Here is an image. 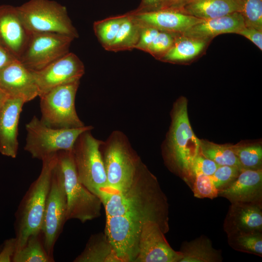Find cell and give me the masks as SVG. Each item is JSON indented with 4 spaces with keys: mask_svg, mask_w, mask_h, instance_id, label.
<instances>
[{
    "mask_svg": "<svg viewBox=\"0 0 262 262\" xmlns=\"http://www.w3.org/2000/svg\"><path fill=\"white\" fill-rule=\"evenodd\" d=\"M100 199L106 217L123 215L141 225L152 221L164 234L169 229L167 198L157 178L142 162L127 189L121 192L109 187Z\"/></svg>",
    "mask_w": 262,
    "mask_h": 262,
    "instance_id": "1",
    "label": "cell"
},
{
    "mask_svg": "<svg viewBox=\"0 0 262 262\" xmlns=\"http://www.w3.org/2000/svg\"><path fill=\"white\" fill-rule=\"evenodd\" d=\"M187 106V99L183 96L173 105L171 123L163 155L170 169L191 188L194 178L193 164L200 152V140L196 136L191 126Z\"/></svg>",
    "mask_w": 262,
    "mask_h": 262,
    "instance_id": "2",
    "label": "cell"
},
{
    "mask_svg": "<svg viewBox=\"0 0 262 262\" xmlns=\"http://www.w3.org/2000/svg\"><path fill=\"white\" fill-rule=\"evenodd\" d=\"M57 153L43 160L38 178L31 184L16 213V252L21 249L29 237L41 231L46 202L49 190Z\"/></svg>",
    "mask_w": 262,
    "mask_h": 262,
    "instance_id": "3",
    "label": "cell"
},
{
    "mask_svg": "<svg viewBox=\"0 0 262 262\" xmlns=\"http://www.w3.org/2000/svg\"><path fill=\"white\" fill-rule=\"evenodd\" d=\"M100 150L108 186L118 191H124L132 183L142 162L130 145L126 136L115 131Z\"/></svg>",
    "mask_w": 262,
    "mask_h": 262,
    "instance_id": "4",
    "label": "cell"
},
{
    "mask_svg": "<svg viewBox=\"0 0 262 262\" xmlns=\"http://www.w3.org/2000/svg\"><path fill=\"white\" fill-rule=\"evenodd\" d=\"M57 163L63 173L67 202V220L75 219L82 223L101 214L100 199L80 181L72 151L57 153Z\"/></svg>",
    "mask_w": 262,
    "mask_h": 262,
    "instance_id": "5",
    "label": "cell"
},
{
    "mask_svg": "<svg viewBox=\"0 0 262 262\" xmlns=\"http://www.w3.org/2000/svg\"><path fill=\"white\" fill-rule=\"evenodd\" d=\"M92 129L91 126L70 129L52 128L34 116L26 125L24 149L33 158L42 160L61 151H72L79 136Z\"/></svg>",
    "mask_w": 262,
    "mask_h": 262,
    "instance_id": "6",
    "label": "cell"
},
{
    "mask_svg": "<svg viewBox=\"0 0 262 262\" xmlns=\"http://www.w3.org/2000/svg\"><path fill=\"white\" fill-rule=\"evenodd\" d=\"M25 27L31 33H52L78 37L66 6L51 0H30L17 6Z\"/></svg>",
    "mask_w": 262,
    "mask_h": 262,
    "instance_id": "7",
    "label": "cell"
},
{
    "mask_svg": "<svg viewBox=\"0 0 262 262\" xmlns=\"http://www.w3.org/2000/svg\"><path fill=\"white\" fill-rule=\"evenodd\" d=\"M102 142L87 131L79 136L72 150L80 181L99 198L108 188L100 150Z\"/></svg>",
    "mask_w": 262,
    "mask_h": 262,
    "instance_id": "8",
    "label": "cell"
},
{
    "mask_svg": "<svg viewBox=\"0 0 262 262\" xmlns=\"http://www.w3.org/2000/svg\"><path fill=\"white\" fill-rule=\"evenodd\" d=\"M80 81L57 86L40 96L41 120L52 128L83 127L77 114L75 100Z\"/></svg>",
    "mask_w": 262,
    "mask_h": 262,
    "instance_id": "9",
    "label": "cell"
},
{
    "mask_svg": "<svg viewBox=\"0 0 262 262\" xmlns=\"http://www.w3.org/2000/svg\"><path fill=\"white\" fill-rule=\"evenodd\" d=\"M67 202L64 178L57 160L52 172L41 231L45 248L53 258L54 247L67 220Z\"/></svg>",
    "mask_w": 262,
    "mask_h": 262,
    "instance_id": "10",
    "label": "cell"
},
{
    "mask_svg": "<svg viewBox=\"0 0 262 262\" xmlns=\"http://www.w3.org/2000/svg\"><path fill=\"white\" fill-rule=\"evenodd\" d=\"M74 39L56 33H32L19 60L32 70H41L68 53Z\"/></svg>",
    "mask_w": 262,
    "mask_h": 262,
    "instance_id": "11",
    "label": "cell"
},
{
    "mask_svg": "<svg viewBox=\"0 0 262 262\" xmlns=\"http://www.w3.org/2000/svg\"><path fill=\"white\" fill-rule=\"evenodd\" d=\"M33 71L40 97L57 86L79 81L84 66L76 54L69 52L42 69Z\"/></svg>",
    "mask_w": 262,
    "mask_h": 262,
    "instance_id": "12",
    "label": "cell"
},
{
    "mask_svg": "<svg viewBox=\"0 0 262 262\" xmlns=\"http://www.w3.org/2000/svg\"><path fill=\"white\" fill-rule=\"evenodd\" d=\"M181 259L180 253L171 247L157 223H144L134 262H180Z\"/></svg>",
    "mask_w": 262,
    "mask_h": 262,
    "instance_id": "13",
    "label": "cell"
},
{
    "mask_svg": "<svg viewBox=\"0 0 262 262\" xmlns=\"http://www.w3.org/2000/svg\"><path fill=\"white\" fill-rule=\"evenodd\" d=\"M31 33L23 22L17 6L0 5V46L19 60Z\"/></svg>",
    "mask_w": 262,
    "mask_h": 262,
    "instance_id": "14",
    "label": "cell"
},
{
    "mask_svg": "<svg viewBox=\"0 0 262 262\" xmlns=\"http://www.w3.org/2000/svg\"><path fill=\"white\" fill-rule=\"evenodd\" d=\"M0 88L10 97L20 98L25 103L39 95L33 71L19 60L0 72Z\"/></svg>",
    "mask_w": 262,
    "mask_h": 262,
    "instance_id": "15",
    "label": "cell"
},
{
    "mask_svg": "<svg viewBox=\"0 0 262 262\" xmlns=\"http://www.w3.org/2000/svg\"><path fill=\"white\" fill-rule=\"evenodd\" d=\"M223 229L227 235L262 232V203H230L224 221Z\"/></svg>",
    "mask_w": 262,
    "mask_h": 262,
    "instance_id": "16",
    "label": "cell"
},
{
    "mask_svg": "<svg viewBox=\"0 0 262 262\" xmlns=\"http://www.w3.org/2000/svg\"><path fill=\"white\" fill-rule=\"evenodd\" d=\"M231 203H262V169H244L235 180L218 191Z\"/></svg>",
    "mask_w": 262,
    "mask_h": 262,
    "instance_id": "17",
    "label": "cell"
},
{
    "mask_svg": "<svg viewBox=\"0 0 262 262\" xmlns=\"http://www.w3.org/2000/svg\"><path fill=\"white\" fill-rule=\"evenodd\" d=\"M24 100L9 97L0 113V152L15 158L18 148V126Z\"/></svg>",
    "mask_w": 262,
    "mask_h": 262,
    "instance_id": "18",
    "label": "cell"
},
{
    "mask_svg": "<svg viewBox=\"0 0 262 262\" xmlns=\"http://www.w3.org/2000/svg\"><path fill=\"white\" fill-rule=\"evenodd\" d=\"M142 24L153 27L160 31L181 34L202 19L180 12L157 10L130 12Z\"/></svg>",
    "mask_w": 262,
    "mask_h": 262,
    "instance_id": "19",
    "label": "cell"
},
{
    "mask_svg": "<svg viewBox=\"0 0 262 262\" xmlns=\"http://www.w3.org/2000/svg\"><path fill=\"white\" fill-rule=\"evenodd\" d=\"M245 26L241 12H234L218 17L203 20L181 34L210 41L221 34L237 33Z\"/></svg>",
    "mask_w": 262,
    "mask_h": 262,
    "instance_id": "20",
    "label": "cell"
},
{
    "mask_svg": "<svg viewBox=\"0 0 262 262\" xmlns=\"http://www.w3.org/2000/svg\"><path fill=\"white\" fill-rule=\"evenodd\" d=\"M242 0H188L179 12L206 20L242 10Z\"/></svg>",
    "mask_w": 262,
    "mask_h": 262,
    "instance_id": "21",
    "label": "cell"
},
{
    "mask_svg": "<svg viewBox=\"0 0 262 262\" xmlns=\"http://www.w3.org/2000/svg\"><path fill=\"white\" fill-rule=\"evenodd\" d=\"M180 262H222V250L213 246L211 239L202 235L190 241H184L179 251Z\"/></svg>",
    "mask_w": 262,
    "mask_h": 262,
    "instance_id": "22",
    "label": "cell"
},
{
    "mask_svg": "<svg viewBox=\"0 0 262 262\" xmlns=\"http://www.w3.org/2000/svg\"><path fill=\"white\" fill-rule=\"evenodd\" d=\"M209 42L204 39L178 34L171 48L160 60L173 63L187 62L199 55Z\"/></svg>",
    "mask_w": 262,
    "mask_h": 262,
    "instance_id": "23",
    "label": "cell"
},
{
    "mask_svg": "<svg viewBox=\"0 0 262 262\" xmlns=\"http://www.w3.org/2000/svg\"><path fill=\"white\" fill-rule=\"evenodd\" d=\"M74 262H121L105 233L93 234Z\"/></svg>",
    "mask_w": 262,
    "mask_h": 262,
    "instance_id": "24",
    "label": "cell"
},
{
    "mask_svg": "<svg viewBox=\"0 0 262 262\" xmlns=\"http://www.w3.org/2000/svg\"><path fill=\"white\" fill-rule=\"evenodd\" d=\"M125 19L112 43L106 49L108 51L117 52L135 49L140 34L141 24L130 12L125 14Z\"/></svg>",
    "mask_w": 262,
    "mask_h": 262,
    "instance_id": "25",
    "label": "cell"
},
{
    "mask_svg": "<svg viewBox=\"0 0 262 262\" xmlns=\"http://www.w3.org/2000/svg\"><path fill=\"white\" fill-rule=\"evenodd\" d=\"M13 262H53L54 258L47 252L41 232L31 235L24 246L16 252Z\"/></svg>",
    "mask_w": 262,
    "mask_h": 262,
    "instance_id": "26",
    "label": "cell"
},
{
    "mask_svg": "<svg viewBox=\"0 0 262 262\" xmlns=\"http://www.w3.org/2000/svg\"><path fill=\"white\" fill-rule=\"evenodd\" d=\"M200 152L219 165L235 166L244 170L230 144L220 145L200 140Z\"/></svg>",
    "mask_w": 262,
    "mask_h": 262,
    "instance_id": "27",
    "label": "cell"
},
{
    "mask_svg": "<svg viewBox=\"0 0 262 262\" xmlns=\"http://www.w3.org/2000/svg\"><path fill=\"white\" fill-rule=\"evenodd\" d=\"M229 245L233 249L262 257V232H250L227 235Z\"/></svg>",
    "mask_w": 262,
    "mask_h": 262,
    "instance_id": "28",
    "label": "cell"
},
{
    "mask_svg": "<svg viewBox=\"0 0 262 262\" xmlns=\"http://www.w3.org/2000/svg\"><path fill=\"white\" fill-rule=\"evenodd\" d=\"M244 169H262V147L260 144L230 145Z\"/></svg>",
    "mask_w": 262,
    "mask_h": 262,
    "instance_id": "29",
    "label": "cell"
},
{
    "mask_svg": "<svg viewBox=\"0 0 262 262\" xmlns=\"http://www.w3.org/2000/svg\"><path fill=\"white\" fill-rule=\"evenodd\" d=\"M125 16L124 14L94 22L95 33L104 49L114 41Z\"/></svg>",
    "mask_w": 262,
    "mask_h": 262,
    "instance_id": "30",
    "label": "cell"
},
{
    "mask_svg": "<svg viewBox=\"0 0 262 262\" xmlns=\"http://www.w3.org/2000/svg\"><path fill=\"white\" fill-rule=\"evenodd\" d=\"M194 196L198 198L213 199L218 196V191L215 187L210 176L199 172L194 173L192 187Z\"/></svg>",
    "mask_w": 262,
    "mask_h": 262,
    "instance_id": "31",
    "label": "cell"
},
{
    "mask_svg": "<svg viewBox=\"0 0 262 262\" xmlns=\"http://www.w3.org/2000/svg\"><path fill=\"white\" fill-rule=\"evenodd\" d=\"M241 12L246 26L262 30V0H242Z\"/></svg>",
    "mask_w": 262,
    "mask_h": 262,
    "instance_id": "32",
    "label": "cell"
},
{
    "mask_svg": "<svg viewBox=\"0 0 262 262\" xmlns=\"http://www.w3.org/2000/svg\"><path fill=\"white\" fill-rule=\"evenodd\" d=\"M242 170L235 166L220 165L210 177L216 189L219 191L233 182Z\"/></svg>",
    "mask_w": 262,
    "mask_h": 262,
    "instance_id": "33",
    "label": "cell"
},
{
    "mask_svg": "<svg viewBox=\"0 0 262 262\" xmlns=\"http://www.w3.org/2000/svg\"><path fill=\"white\" fill-rule=\"evenodd\" d=\"M176 35L177 34L160 31L147 52L160 60L171 48Z\"/></svg>",
    "mask_w": 262,
    "mask_h": 262,
    "instance_id": "34",
    "label": "cell"
},
{
    "mask_svg": "<svg viewBox=\"0 0 262 262\" xmlns=\"http://www.w3.org/2000/svg\"><path fill=\"white\" fill-rule=\"evenodd\" d=\"M220 165L213 161L205 157L200 152L195 158L192 167L195 172H201L208 176H212Z\"/></svg>",
    "mask_w": 262,
    "mask_h": 262,
    "instance_id": "35",
    "label": "cell"
},
{
    "mask_svg": "<svg viewBox=\"0 0 262 262\" xmlns=\"http://www.w3.org/2000/svg\"><path fill=\"white\" fill-rule=\"evenodd\" d=\"M141 24L140 37L135 49L147 52L160 31L153 27Z\"/></svg>",
    "mask_w": 262,
    "mask_h": 262,
    "instance_id": "36",
    "label": "cell"
},
{
    "mask_svg": "<svg viewBox=\"0 0 262 262\" xmlns=\"http://www.w3.org/2000/svg\"><path fill=\"white\" fill-rule=\"evenodd\" d=\"M237 34L247 38L262 50V30L245 26Z\"/></svg>",
    "mask_w": 262,
    "mask_h": 262,
    "instance_id": "37",
    "label": "cell"
},
{
    "mask_svg": "<svg viewBox=\"0 0 262 262\" xmlns=\"http://www.w3.org/2000/svg\"><path fill=\"white\" fill-rule=\"evenodd\" d=\"M16 251V239L7 240L0 251V262H12Z\"/></svg>",
    "mask_w": 262,
    "mask_h": 262,
    "instance_id": "38",
    "label": "cell"
},
{
    "mask_svg": "<svg viewBox=\"0 0 262 262\" xmlns=\"http://www.w3.org/2000/svg\"><path fill=\"white\" fill-rule=\"evenodd\" d=\"M188 0H161L157 10H166L179 12Z\"/></svg>",
    "mask_w": 262,
    "mask_h": 262,
    "instance_id": "39",
    "label": "cell"
},
{
    "mask_svg": "<svg viewBox=\"0 0 262 262\" xmlns=\"http://www.w3.org/2000/svg\"><path fill=\"white\" fill-rule=\"evenodd\" d=\"M16 60L18 59L9 51L0 46V72Z\"/></svg>",
    "mask_w": 262,
    "mask_h": 262,
    "instance_id": "40",
    "label": "cell"
},
{
    "mask_svg": "<svg viewBox=\"0 0 262 262\" xmlns=\"http://www.w3.org/2000/svg\"><path fill=\"white\" fill-rule=\"evenodd\" d=\"M161 0H142L139 7L132 12L135 13L157 10Z\"/></svg>",
    "mask_w": 262,
    "mask_h": 262,
    "instance_id": "41",
    "label": "cell"
},
{
    "mask_svg": "<svg viewBox=\"0 0 262 262\" xmlns=\"http://www.w3.org/2000/svg\"><path fill=\"white\" fill-rule=\"evenodd\" d=\"M10 97L0 88V113L7 100Z\"/></svg>",
    "mask_w": 262,
    "mask_h": 262,
    "instance_id": "42",
    "label": "cell"
}]
</instances>
